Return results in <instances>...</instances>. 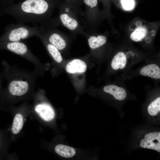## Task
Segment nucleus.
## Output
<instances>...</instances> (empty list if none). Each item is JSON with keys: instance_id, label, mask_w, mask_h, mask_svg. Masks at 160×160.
<instances>
[{"instance_id": "1", "label": "nucleus", "mask_w": 160, "mask_h": 160, "mask_svg": "<svg viewBox=\"0 0 160 160\" xmlns=\"http://www.w3.org/2000/svg\"><path fill=\"white\" fill-rule=\"evenodd\" d=\"M59 3L57 0H25L10 7L7 12L17 23L32 22L44 24L51 22L53 12Z\"/></svg>"}, {"instance_id": "2", "label": "nucleus", "mask_w": 160, "mask_h": 160, "mask_svg": "<svg viewBox=\"0 0 160 160\" xmlns=\"http://www.w3.org/2000/svg\"><path fill=\"white\" fill-rule=\"evenodd\" d=\"M58 15L52 18V23L56 26H61L69 30L71 34L75 36L78 34L84 36L85 33L81 20L82 11L79 12L66 2L58 6Z\"/></svg>"}, {"instance_id": "3", "label": "nucleus", "mask_w": 160, "mask_h": 160, "mask_svg": "<svg viewBox=\"0 0 160 160\" xmlns=\"http://www.w3.org/2000/svg\"><path fill=\"white\" fill-rule=\"evenodd\" d=\"M11 69L8 92L13 96L22 97L34 88L35 75L37 74L21 71L13 67Z\"/></svg>"}, {"instance_id": "4", "label": "nucleus", "mask_w": 160, "mask_h": 160, "mask_svg": "<svg viewBox=\"0 0 160 160\" xmlns=\"http://www.w3.org/2000/svg\"><path fill=\"white\" fill-rule=\"evenodd\" d=\"M52 22L40 25L39 32L50 43L59 50H63L67 47L69 41L75 36L73 35L65 33L57 28Z\"/></svg>"}, {"instance_id": "5", "label": "nucleus", "mask_w": 160, "mask_h": 160, "mask_svg": "<svg viewBox=\"0 0 160 160\" xmlns=\"http://www.w3.org/2000/svg\"><path fill=\"white\" fill-rule=\"evenodd\" d=\"M39 31V27H31L19 23H13L8 29L5 39L7 42L19 41L36 36Z\"/></svg>"}, {"instance_id": "6", "label": "nucleus", "mask_w": 160, "mask_h": 160, "mask_svg": "<svg viewBox=\"0 0 160 160\" xmlns=\"http://www.w3.org/2000/svg\"><path fill=\"white\" fill-rule=\"evenodd\" d=\"M83 2L85 9L82 12L81 22L84 32L90 31L97 17L98 0H83Z\"/></svg>"}, {"instance_id": "7", "label": "nucleus", "mask_w": 160, "mask_h": 160, "mask_svg": "<svg viewBox=\"0 0 160 160\" xmlns=\"http://www.w3.org/2000/svg\"><path fill=\"white\" fill-rule=\"evenodd\" d=\"M5 44L4 47L7 50L20 55L34 64L36 68V71L39 66V60L25 44L19 41L7 42Z\"/></svg>"}, {"instance_id": "8", "label": "nucleus", "mask_w": 160, "mask_h": 160, "mask_svg": "<svg viewBox=\"0 0 160 160\" xmlns=\"http://www.w3.org/2000/svg\"><path fill=\"white\" fill-rule=\"evenodd\" d=\"M140 146L160 152V132H155L145 134L140 142Z\"/></svg>"}, {"instance_id": "9", "label": "nucleus", "mask_w": 160, "mask_h": 160, "mask_svg": "<svg viewBox=\"0 0 160 160\" xmlns=\"http://www.w3.org/2000/svg\"><path fill=\"white\" fill-rule=\"evenodd\" d=\"M84 36L86 37L90 48L95 49L104 45L106 43L107 38L103 35L93 33L91 31H85Z\"/></svg>"}, {"instance_id": "10", "label": "nucleus", "mask_w": 160, "mask_h": 160, "mask_svg": "<svg viewBox=\"0 0 160 160\" xmlns=\"http://www.w3.org/2000/svg\"><path fill=\"white\" fill-rule=\"evenodd\" d=\"M35 110L39 116L46 121H49L54 119L55 113L52 108L46 103L37 104L35 107Z\"/></svg>"}, {"instance_id": "11", "label": "nucleus", "mask_w": 160, "mask_h": 160, "mask_svg": "<svg viewBox=\"0 0 160 160\" xmlns=\"http://www.w3.org/2000/svg\"><path fill=\"white\" fill-rule=\"evenodd\" d=\"M36 36L41 40L53 59L57 63H61L62 60L63 58L59 50L48 41L39 32V30Z\"/></svg>"}, {"instance_id": "12", "label": "nucleus", "mask_w": 160, "mask_h": 160, "mask_svg": "<svg viewBox=\"0 0 160 160\" xmlns=\"http://www.w3.org/2000/svg\"><path fill=\"white\" fill-rule=\"evenodd\" d=\"M103 90L104 92L112 95L117 100H123L127 97L126 90L124 88L116 85L111 84L105 86Z\"/></svg>"}, {"instance_id": "13", "label": "nucleus", "mask_w": 160, "mask_h": 160, "mask_svg": "<svg viewBox=\"0 0 160 160\" xmlns=\"http://www.w3.org/2000/svg\"><path fill=\"white\" fill-rule=\"evenodd\" d=\"M84 62L79 59H75L69 62L66 67V71L70 73H83L87 70Z\"/></svg>"}, {"instance_id": "14", "label": "nucleus", "mask_w": 160, "mask_h": 160, "mask_svg": "<svg viewBox=\"0 0 160 160\" xmlns=\"http://www.w3.org/2000/svg\"><path fill=\"white\" fill-rule=\"evenodd\" d=\"M140 74L156 79L160 78V68L156 64H150L143 67L140 71Z\"/></svg>"}, {"instance_id": "15", "label": "nucleus", "mask_w": 160, "mask_h": 160, "mask_svg": "<svg viewBox=\"0 0 160 160\" xmlns=\"http://www.w3.org/2000/svg\"><path fill=\"white\" fill-rule=\"evenodd\" d=\"M127 59L126 54L123 52L117 53L113 58L111 63L112 68L114 70L122 69L126 66Z\"/></svg>"}, {"instance_id": "16", "label": "nucleus", "mask_w": 160, "mask_h": 160, "mask_svg": "<svg viewBox=\"0 0 160 160\" xmlns=\"http://www.w3.org/2000/svg\"><path fill=\"white\" fill-rule=\"evenodd\" d=\"M55 151L59 155L65 158L72 157L76 153V151L74 148L62 144L56 145L55 148Z\"/></svg>"}, {"instance_id": "17", "label": "nucleus", "mask_w": 160, "mask_h": 160, "mask_svg": "<svg viewBox=\"0 0 160 160\" xmlns=\"http://www.w3.org/2000/svg\"><path fill=\"white\" fill-rule=\"evenodd\" d=\"M23 124V117L22 114H17L13 120L11 131L14 135L18 134L22 129Z\"/></svg>"}, {"instance_id": "18", "label": "nucleus", "mask_w": 160, "mask_h": 160, "mask_svg": "<svg viewBox=\"0 0 160 160\" xmlns=\"http://www.w3.org/2000/svg\"><path fill=\"white\" fill-rule=\"evenodd\" d=\"M147 33L146 29L143 27H138L130 35L131 39L135 41H139L143 39Z\"/></svg>"}, {"instance_id": "19", "label": "nucleus", "mask_w": 160, "mask_h": 160, "mask_svg": "<svg viewBox=\"0 0 160 160\" xmlns=\"http://www.w3.org/2000/svg\"><path fill=\"white\" fill-rule=\"evenodd\" d=\"M148 111L152 116L157 115L160 111V97H159L153 101L148 105Z\"/></svg>"}, {"instance_id": "20", "label": "nucleus", "mask_w": 160, "mask_h": 160, "mask_svg": "<svg viewBox=\"0 0 160 160\" xmlns=\"http://www.w3.org/2000/svg\"><path fill=\"white\" fill-rule=\"evenodd\" d=\"M79 12L82 11L80 6L83 4V0H63Z\"/></svg>"}, {"instance_id": "21", "label": "nucleus", "mask_w": 160, "mask_h": 160, "mask_svg": "<svg viewBox=\"0 0 160 160\" xmlns=\"http://www.w3.org/2000/svg\"><path fill=\"white\" fill-rule=\"evenodd\" d=\"M121 2L123 8L125 10H131L134 7L135 2L133 0H121Z\"/></svg>"}, {"instance_id": "22", "label": "nucleus", "mask_w": 160, "mask_h": 160, "mask_svg": "<svg viewBox=\"0 0 160 160\" xmlns=\"http://www.w3.org/2000/svg\"><path fill=\"white\" fill-rule=\"evenodd\" d=\"M103 0V1H105V0Z\"/></svg>"}]
</instances>
